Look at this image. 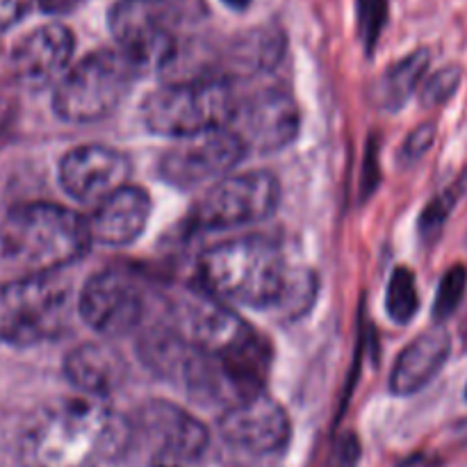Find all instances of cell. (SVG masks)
<instances>
[{
  "label": "cell",
  "instance_id": "6da1fadb",
  "mask_svg": "<svg viewBox=\"0 0 467 467\" xmlns=\"http://www.w3.org/2000/svg\"><path fill=\"white\" fill-rule=\"evenodd\" d=\"M16 451L23 467H109L130 451V422L105 400L50 401L23 424Z\"/></svg>",
  "mask_w": 467,
  "mask_h": 467
},
{
  "label": "cell",
  "instance_id": "7a4b0ae2",
  "mask_svg": "<svg viewBox=\"0 0 467 467\" xmlns=\"http://www.w3.org/2000/svg\"><path fill=\"white\" fill-rule=\"evenodd\" d=\"M205 292L222 304L269 308L290 290L281 249L263 237L226 240L205 251L199 260Z\"/></svg>",
  "mask_w": 467,
  "mask_h": 467
},
{
  "label": "cell",
  "instance_id": "3957f363",
  "mask_svg": "<svg viewBox=\"0 0 467 467\" xmlns=\"http://www.w3.org/2000/svg\"><path fill=\"white\" fill-rule=\"evenodd\" d=\"M87 219L57 203H23L0 222V249L30 274H57L87 254Z\"/></svg>",
  "mask_w": 467,
  "mask_h": 467
},
{
  "label": "cell",
  "instance_id": "277c9868",
  "mask_svg": "<svg viewBox=\"0 0 467 467\" xmlns=\"http://www.w3.org/2000/svg\"><path fill=\"white\" fill-rule=\"evenodd\" d=\"M71 285L57 274H27L0 285V342L32 347L57 340L71 324Z\"/></svg>",
  "mask_w": 467,
  "mask_h": 467
},
{
  "label": "cell",
  "instance_id": "5b68a950",
  "mask_svg": "<svg viewBox=\"0 0 467 467\" xmlns=\"http://www.w3.org/2000/svg\"><path fill=\"white\" fill-rule=\"evenodd\" d=\"M233 105L235 96L226 80L192 78L150 91L141 105V119L155 135L185 140L226 126Z\"/></svg>",
  "mask_w": 467,
  "mask_h": 467
},
{
  "label": "cell",
  "instance_id": "8992f818",
  "mask_svg": "<svg viewBox=\"0 0 467 467\" xmlns=\"http://www.w3.org/2000/svg\"><path fill=\"white\" fill-rule=\"evenodd\" d=\"M196 7H201L199 0H119L109 12L119 53L137 73L169 67L178 57L173 26Z\"/></svg>",
  "mask_w": 467,
  "mask_h": 467
},
{
  "label": "cell",
  "instance_id": "52a82bcc",
  "mask_svg": "<svg viewBox=\"0 0 467 467\" xmlns=\"http://www.w3.org/2000/svg\"><path fill=\"white\" fill-rule=\"evenodd\" d=\"M137 68L119 50H96L64 73L53 109L67 123H94L109 117L130 91Z\"/></svg>",
  "mask_w": 467,
  "mask_h": 467
},
{
  "label": "cell",
  "instance_id": "ba28073f",
  "mask_svg": "<svg viewBox=\"0 0 467 467\" xmlns=\"http://www.w3.org/2000/svg\"><path fill=\"white\" fill-rule=\"evenodd\" d=\"M281 203V185L269 171H246L214 182L192 213L196 231H231L265 222Z\"/></svg>",
  "mask_w": 467,
  "mask_h": 467
},
{
  "label": "cell",
  "instance_id": "9c48e42d",
  "mask_svg": "<svg viewBox=\"0 0 467 467\" xmlns=\"http://www.w3.org/2000/svg\"><path fill=\"white\" fill-rule=\"evenodd\" d=\"M244 155L246 150L228 128H214L169 146L160 155L158 173L178 190H194L226 178Z\"/></svg>",
  "mask_w": 467,
  "mask_h": 467
},
{
  "label": "cell",
  "instance_id": "30bf717a",
  "mask_svg": "<svg viewBox=\"0 0 467 467\" xmlns=\"http://www.w3.org/2000/svg\"><path fill=\"white\" fill-rule=\"evenodd\" d=\"M130 422V447L137 441L153 451L155 465H181L201 459L210 445V431L201 420L169 401L153 400L137 410Z\"/></svg>",
  "mask_w": 467,
  "mask_h": 467
},
{
  "label": "cell",
  "instance_id": "8fae6325",
  "mask_svg": "<svg viewBox=\"0 0 467 467\" xmlns=\"http://www.w3.org/2000/svg\"><path fill=\"white\" fill-rule=\"evenodd\" d=\"M146 310V290L141 278L126 269L96 272L78 296V313L87 327L105 337L135 331Z\"/></svg>",
  "mask_w": 467,
  "mask_h": 467
},
{
  "label": "cell",
  "instance_id": "7c38bea8",
  "mask_svg": "<svg viewBox=\"0 0 467 467\" xmlns=\"http://www.w3.org/2000/svg\"><path fill=\"white\" fill-rule=\"evenodd\" d=\"M223 128L237 137L249 153H274L285 149L299 132V109L281 89H263L249 99H235Z\"/></svg>",
  "mask_w": 467,
  "mask_h": 467
},
{
  "label": "cell",
  "instance_id": "4fadbf2b",
  "mask_svg": "<svg viewBox=\"0 0 467 467\" xmlns=\"http://www.w3.org/2000/svg\"><path fill=\"white\" fill-rule=\"evenodd\" d=\"M217 429L223 442L255 456L276 454L290 441L287 413L265 390L222 410Z\"/></svg>",
  "mask_w": 467,
  "mask_h": 467
},
{
  "label": "cell",
  "instance_id": "5bb4252c",
  "mask_svg": "<svg viewBox=\"0 0 467 467\" xmlns=\"http://www.w3.org/2000/svg\"><path fill=\"white\" fill-rule=\"evenodd\" d=\"M130 160L117 149L100 144H85L71 149L59 160V185L80 203H96L108 199L128 185Z\"/></svg>",
  "mask_w": 467,
  "mask_h": 467
},
{
  "label": "cell",
  "instance_id": "9a60e30c",
  "mask_svg": "<svg viewBox=\"0 0 467 467\" xmlns=\"http://www.w3.org/2000/svg\"><path fill=\"white\" fill-rule=\"evenodd\" d=\"M76 41L68 27L41 26L23 36L12 53V71L26 87H46L59 80L71 62Z\"/></svg>",
  "mask_w": 467,
  "mask_h": 467
},
{
  "label": "cell",
  "instance_id": "2e32d148",
  "mask_svg": "<svg viewBox=\"0 0 467 467\" xmlns=\"http://www.w3.org/2000/svg\"><path fill=\"white\" fill-rule=\"evenodd\" d=\"M150 217V199L140 187L126 185L96 205L87 219L91 242L108 246H128L144 233Z\"/></svg>",
  "mask_w": 467,
  "mask_h": 467
},
{
  "label": "cell",
  "instance_id": "e0dca14e",
  "mask_svg": "<svg viewBox=\"0 0 467 467\" xmlns=\"http://www.w3.org/2000/svg\"><path fill=\"white\" fill-rule=\"evenodd\" d=\"M451 354V336L442 324L427 328L401 349L390 372V392L410 397L424 390L445 368Z\"/></svg>",
  "mask_w": 467,
  "mask_h": 467
},
{
  "label": "cell",
  "instance_id": "ac0fdd59",
  "mask_svg": "<svg viewBox=\"0 0 467 467\" xmlns=\"http://www.w3.org/2000/svg\"><path fill=\"white\" fill-rule=\"evenodd\" d=\"M64 374L76 390L91 400H105L126 379V360L117 349L99 342H87L68 351Z\"/></svg>",
  "mask_w": 467,
  "mask_h": 467
},
{
  "label": "cell",
  "instance_id": "d6986e66",
  "mask_svg": "<svg viewBox=\"0 0 467 467\" xmlns=\"http://www.w3.org/2000/svg\"><path fill=\"white\" fill-rule=\"evenodd\" d=\"M429 55L427 48H420L415 53L406 55L397 64H392L386 71L383 80L379 82L377 89V103L383 109H400L406 100L413 96L418 89L420 80L424 78V71L429 68Z\"/></svg>",
  "mask_w": 467,
  "mask_h": 467
},
{
  "label": "cell",
  "instance_id": "ffe728a7",
  "mask_svg": "<svg viewBox=\"0 0 467 467\" xmlns=\"http://www.w3.org/2000/svg\"><path fill=\"white\" fill-rule=\"evenodd\" d=\"M386 310L395 324H409L420 310L418 283L409 267H397L388 281L386 290Z\"/></svg>",
  "mask_w": 467,
  "mask_h": 467
},
{
  "label": "cell",
  "instance_id": "44dd1931",
  "mask_svg": "<svg viewBox=\"0 0 467 467\" xmlns=\"http://www.w3.org/2000/svg\"><path fill=\"white\" fill-rule=\"evenodd\" d=\"M467 290V267L465 265H451L445 272V276L441 278V285H438L436 301H433V319L436 324H442L445 319H450L451 315L459 310L461 301H463Z\"/></svg>",
  "mask_w": 467,
  "mask_h": 467
},
{
  "label": "cell",
  "instance_id": "7402d4cb",
  "mask_svg": "<svg viewBox=\"0 0 467 467\" xmlns=\"http://www.w3.org/2000/svg\"><path fill=\"white\" fill-rule=\"evenodd\" d=\"M459 199H461V190L454 185L429 201V205L422 210V214H420V223H418L420 237H422L424 242H436L438 237H441L442 228H445L450 214L454 213Z\"/></svg>",
  "mask_w": 467,
  "mask_h": 467
},
{
  "label": "cell",
  "instance_id": "603a6c76",
  "mask_svg": "<svg viewBox=\"0 0 467 467\" xmlns=\"http://www.w3.org/2000/svg\"><path fill=\"white\" fill-rule=\"evenodd\" d=\"M461 78H463V71L456 64H450V67L438 68L433 76H429L424 80L422 91H420V103L424 108H436V105H445L451 96L456 94L461 85Z\"/></svg>",
  "mask_w": 467,
  "mask_h": 467
},
{
  "label": "cell",
  "instance_id": "cb8c5ba5",
  "mask_svg": "<svg viewBox=\"0 0 467 467\" xmlns=\"http://www.w3.org/2000/svg\"><path fill=\"white\" fill-rule=\"evenodd\" d=\"M433 140H436V126H433V123H422V126L415 128V130L404 140L400 160L406 164L418 162V160L431 149Z\"/></svg>",
  "mask_w": 467,
  "mask_h": 467
},
{
  "label": "cell",
  "instance_id": "d4e9b609",
  "mask_svg": "<svg viewBox=\"0 0 467 467\" xmlns=\"http://www.w3.org/2000/svg\"><path fill=\"white\" fill-rule=\"evenodd\" d=\"M35 0H0V35L27 16Z\"/></svg>",
  "mask_w": 467,
  "mask_h": 467
},
{
  "label": "cell",
  "instance_id": "484cf974",
  "mask_svg": "<svg viewBox=\"0 0 467 467\" xmlns=\"http://www.w3.org/2000/svg\"><path fill=\"white\" fill-rule=\"evenodd\" d=\"M442 459L436 454H429V451H418V454H410L409 459L401 461L397 467H441Z\"/></svg>",
  "mask_w": 467,
  "mask_h": 467
},
{
  "label": "cell",
  "instance_id": "4316f807",
  "mask_svg": "<svg viewBox=\"0 0 467 467\" xmlns=\"http://www.w3.org/2000/svg\"><path fill=\"white\" fill-rule=\"evenodd\" d=\"M12 119H14L12 100H9L5 94H0V140H3L5 132L9 130V126H12Z\"/></svg>",
  "mask_w": 467,
  "mask_h": 467
},
{
  "label": "cell",
  "instance_id": "83f0119b",
  "mask_svg": "<svg viewBox=\"0 0 467 467\" xmlns=\"http://www.w3.org/2000/svg\"><path fill=\"white\" fill-rule=\"evenodd\" d=\"M223 5H228L231 9H244L251 0H222Z\"/></svg>",
  "mask_w": 467,
  "mask_h": 467
},
{
  "label": "cell",
  "instance_id": "f1b7e54d",
  "mask_svg": "<svg viewBox=\"0 0 467 467\" xmlns=\"http://www.w3.org/2000/svg\"><path fill=\"white\" fill-rule=\"evenodd\" d=\"M456 187H459L461 192L467 190V167H465V171L461 173V178H459V182H456Z\"/></svg>",
  "mask_w": 467,
  "mask_h": 467
},
{
  "label": "cell",
  "instance_id": "f546056e",
  "mask_svg": "<svg viewBox=\"0 0 467 467\" xmlns=\"http://www.w3.org/2000/svg\"><path fill=\"white\" fill-rule=\"evenodd\" d=\"M456 431H459V436L463 438V441H467V420H465V422H461L459 427H456Z\"/></svg>",
  "mask_w": 467,
  "mask_h": 467
},
{
  "label": "cell",
  "instance_id": "4dcf8cb0",
  "mask_svg": "<svg viewBox=\"0 0 467 467\" xmlns=\"http://www.w3.org/2000/svg\"><path fill=\"white\" fill-rule=\"evenodd\" d=\"M153 467H181V465H153Z\"/></svg>",
  "mask_w": 467,
  "mask_h": 467
},
{
  "label": "cell",
  "instance_id": "1f68e13d",
  "mask_svg": "<svg viewBox=\"0 0 467 467\" xmlns=\"http://www.w3.org/2000/svg\"><path fill=\"white\" fill-rule=\"evenodd\" d=\"M465 401H467V386H465Z\"/></svg>",
  "mask_w": 467,
  "mask_h": 467
}]
</instances>
